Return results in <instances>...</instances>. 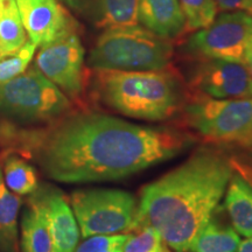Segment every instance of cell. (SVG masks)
<instances>
[{
	"label": "cell",
	"instance_id": "cell-1",
	"mask_svg": "<svg viewBox=\"0 0 252 252\" xmlns=\"http://www.w3.org/2000/svg\"><path fill=\"white\" fill-rule=\"evenodd\" d=\"M194 138L178 128L145 126L81 110L37 127L0 124L2 153L32 160L63 184L125 179L179 156Z\"/></svg>",
	"mask_w": 252,
	"mask_h": 252
},
{
	"label": "cell",
	"instance_id": "cell-2",
	"mask_svg": "<svg viewBox=\"0 0 252 252\" xmlns=\"http://www.w3.org/2000/svg\"><path fill=\"white\" fill-rule=\"evenodd\" d=\"M234 172L223 149L203 146L158 180L145 186L131 231L152 226L167 247L188 252L216 214Z\"/></svg>",
	"mask_w": 252,
	"mask_h": 252
},
{
	"label": "cell",
	"instance_id": "cell-3",
	"mask_svg": "<svg viewBox=\"0 0 252 252\" xmlns=\"http://www.w3.org/2000/svg\"><path fill=\"white\" fill-rule=\"evenodd\" d=\"M94 89L106 108L139 121H167L182 108L180 84L165 69L96 70Z\"/></svg>",
	"mask_w": 252,
	"mask_h": 252
},
{
	"label": "cell",
	"instance_id": "cell-4",
	"mask_svg": "<svg viewBox=\"0 0 252 252\" xmlns=\"http://www.w3.org/2000/svg\"><path fill=\"white\" fill-rule=\"evenodd\" d=\"M181 111L182 125L198 139L252 153V98L217 99L200 94Z\"/></svg>",
	"mask_w": 252,
	"mask_h": 252
},
{
	"label": "cell",
	"instance_id": "cell-5",
	"mask_svg": "<svg viewBox=\"0 0 252 252\" xmlns=\"http://www.w3.org/2000/svg\"><path fill=\"white\" fill-rule=\"evenodd\" d=\"M173 47L138 25L104 30L91 49L88 63L94 70H163L171 63Z\"/></svg>",
	"mask_w": 252,
	"mask_h": 252
},
{
	"label": "cell",
	"instance_id": "cell-6",
	"mask_svg": "<svg viewBox=\"0 0 252 252\" xmlns=\"http://www.w3.org/2000/svg\"><path fill=\"white\" fill-rule=\"evenodd\" d=\"M71 111L70 99L35 67L0 84V115L9 121L46 125Z\"/></svg>",
	"mask_w": 252,
	"mask_h": 252
},
{
	"label": "cell",
	"instance_id": "cell-7",
	"mask_svg": "<svg viewBox=\"0 0 252 252\" xmlns=\"http://www.w3.org/2000/svg\"><path fill=\"white\" fill-rule=\"evenodd\" d=\"M82 237L131 232L138 202L128 191L121 189H88L70 196Z\"/></svg>",
	"mask_w": 252,
	"mask_h": 252
},
{
	"label": "cell",
	"instance_id": "cell-8",
	"mask_svg": "<svg viewBox=\"0 0 252 252\" xmlns=\"http://www.w3.org/2000/svg\"><path fill=\"white\" fill-rule=\"evenodd\" d=\"M252 41V15L244 11L224 13L198 30L188 41V49L203 59L245 64Z\"/></svg>",
	"mask_w": 252,
	"mask_h": 252
},
{
	"label": "cell",
	"instance_id": "cell-9",
	"mask_svg": "<svg viewBox=\"0 0 252 252\" xmlns=\"http://www.w3.org/2000/svg\"><path fill=\"white\" fill-rule=\"evenodd\" d=\"M35 68L68 98L78 100L86 87L84 48L76 32L41 46Z\"/></svg>",
	"mask_w": 252,
	"mask_h": 252
},
{
	"label": "cell",
	"instance_id": "cell-10",
	"mask_svg": "<svg viewBox=\"0 0 252 252\" xmlns=\"http://www.w3.org/2000/svg\"><path fill=\"white\" fill-rule=\"evenodd\" d=\"M191 86L212 98H252V77L243 63L204 59L195 69Z\"/></svg>",
	"mask_w": 252,
	"mask_h": 252
},
{
	"label": "cell",
	"instance_id": "cell-11",
	"mask_svg": "<svg viewBox=\"0 0 252 252\" xmlns=\"http://www.w3.org/2000/svg\"><path fill=\"white\" fill-rule=\"evenodd\" d=\"M30 40L45 46L76 32V23L56 0H15Z\"/></svg>",
	"mask_w": 252,
	"mask_h": 252
},
{
	"label": "cell",
	"instance_id": "cell-12",
	"mask_svg": "<svg viewBox=\"0 0 252 252\" xmlns=\"http://www.w3.org/2000/svg\"><path fill=\"white\" fill-rule=\"evenodd\" d=\"M28 202L45 214L52 234L54 252H74L80 239V228L67 198L54 187L36 188Z\"/></svg>",
	"mask_w": 252,
	"mask_h": 252
},
{
	"label": "cell",
	"instance_id": "cell-13",
	"mask_svg": "<svg viewBox=\"0 0 252 252\" xmlns=\"http://www.w3.org/2000/svg\"><path fill=\"white\" fill-rule=\"evenodd\" d=\"M84 20L97 28L138 25L139 0H65Z\"/></svg>",
	"mask_w": 252,
	"mask_h": 252
},
{
	"label": "cell",
	"instance_id": "cell-14",
	"mask_svg": "<svg viewBox=\"0 0 252 252\" xmlns=\"http://www.w3.org/2000/svg\"><path fill=\"white\" fill-rule=\"evenodd\" d=\"M138 23L156 35L169 40L186 27L179 0H139Z\"/></svg>",
	"mask_w": 252,
	"mask_h": 252
},
{
	"label": "cell",
	"instance_id": "cell-15",
	"mask_svg": "<svg viewBox=\"0 0 252 252\" xmlns=\"http://www.w3.org/2000/svg\"><path fill=\"white\" fill-rule=\"evenodd\" d=\"M224 207L238 235L252 237V186L235 168L224 194Z\"/></svg>",
	"mask_w": 252,
	"mask_h": 252
},
{
	"label": "cell",
	"instance_id": "cell-16",
	"mask_svg": "<svg viewBox=\"0 0 252 252\" xmlns=\"http://www.w3.org/2000/svg\"><path fill=\"white\" fill-rule=\"evenodd\" d=\"M21 220V248L24 252H54L52 234L45 214L28 202Z\"/></svg>",
	"mask_w": 252,
	"mask_h": 252
},
{
	"label": "cell",
	"instance_id": "cell-17",
	"mask_svg": "<svg viewBox=\"0 0 252 252\" xmlns=\"http://www.w3.org/2000/svg\"><path fill=\"white\" fill-rule=\"evenodd\" d=\"M239 243L238 232L214 215L191 242L188 252H237Z\"/></svg>",
	"mask_w": 252,
	"mask_h": 252
},
{
	"label": "cell",
	"instance_id": "cell-18",
	"mask_svg": "<svg viewBox=\"0 0 252 252\" xmlns=\"http://www.w3.org/2000/svg\"><path fill=\"white\" fill-rule=\"evenodd\" d=\"M21 198L9 193L0 169V252H19L18 213Z\"/></svg>",
	"mask_w": 252,
	"mask_h": 252
},
{
	"label": "cell",
	"instance_id": "cell-19",
	"mask_svg": "<svg viewBox=\"0 0 252 252\" xmlns=\"http://www.w3.org/2000/svg\"><path fill=\"white\" fill-rule=\"evenodd\" d=\"M5 185L19 195L33 194L37 188V175L34 167L17 154L1 153Z\"/></svg>",
	"mask_w": 252,
	"mask_h": 252
},
{
	"label": "cell",
	"instance_id": "cell-20",
	"mask_svg": "<svg viewBox=\"0 0 252 252\" xmlns=\"http://www.w3.org/2000/svg\"><path fill=\"white\" fill-rule=\"evenodd\" d=\"M27 41L26 30L15 0H8L0 15V55L20 49Z\"/></svg>",
	"mask_w": 252,
	"mask_h": 252
},
{
	"label": "cell",
	"instance_id": "cell-21",
	"mask_svg": "<svg viewBox=\"0 0 252 252\" xmlns=\"http://www.w3.org/2000/svg\"><path fill=\"white\" fill-rule=\"evenodd\" d=\"M180 6L186 18V26L191 30L206 28L216 19L215 0H180Z\"/></svg>",
	"mask_w": 252,
	"mask_h": 252
},
{
	"label": "cell",
	"instance_id": "cell-22",
	"mask_svg": "<svg viewBox=\"0 0 252 252\" xmlns=\"http://www.w3.org/2000/svg\"><path fill=\"white\" fill-rule=\"evenodd\" d=\"M35 49L36 46L30 40L17 52L0 55V84L23 74L33 59Z\"/></svg>",
	"mask_w": 252,
	"mask_h": 252
},
{
	"label": "cell",
	"instance_id": "cell-23",
	"mask_svg": "<svg viewBox=\"0 0 252 252\" xmlns=\"http://www.w3.org/2000/svg\"><path fill=\"white\" fill-rule=\"evenodd\" d=\"M131 232L123 244L122 252H156L162 243L160 235L152 226H144Z\"/></svg>",
	"mask_w": 252,
	"mask_h": 252
},
{
	"label": "cell",
	"instance_id": "cell-24",
	"mask_svg": "<svg viewBox=\"0 0 252 252\" xmlns=\"http://www.w3.org/2000/svg\"><path fill=\"white\" fill-rule=\"evenodd\" d=\"M128 234L94 235L78 245L74 252H108L116 248L123 247Z\"/></svg>",
	"mask_w": 252,
	"mask_h": 252
},
{
	"label": "cell",
	"instance_id": "cell-25",
	"mask_svg": "<svg viewBox=\"0 0 252 252\" xmlns=\"http://www.w3.org/2000/svg\"><path fill=\"white\" fill-rule=\"evenodd\" d=\"M216 5L224 11H245L252 14V0H215Z\"/></svg>",
	"mask_w": 252,
	"mask_h": 252
},
{
	"label": "cell",
	"instance_id": "cell-26",
	"mask_svg": "<svg viewBox=\"0 0 252 252\" xmlns=\"http://www.w3.org/2000/svg\"><path fill=\"white\" fill-rule=\"evenodd\" d=\"M232 163L236 171L241 173L252 186V161H245V160L236 161V159H232Z\"/></svg>",
	"mask_w": 252,
	"mask_h": 252
},
{
	"label": "cell",
	"instance_id": "cell-27",
	"mask_svg": "<svg viewBox=\"0 0 252 252\" xmlns=\"http://www.w3.org/2000/svg\"><path fill=\"white\" fill-rule=\"evenodd\" d=\"M237 252H252V237L241 241Z\"/></svg>",
	"mask_w": 252,
	"mask_h": 252
},
{
	"label": "cell",
	"instance_id": "cell-28",
	"mask_svg": "<svg viewBox=\"0 0 252 252\" xmlns=\"http://www.w3.org/2000/svg\"><path fill=\"white\" fill-rule=\"evenodd\" d=\"M245 65H247V68L249 69V71H250L251 77H252V41H251L250 46H249L248 52H247V58H245Z\"/></svg>",
	"mask_w": 252,
	"mask_h": 252
},
{
	"label": "cell",
	"instance_id": "cell-29",
	"mask_svg": "<svg viewBox=\"0 0 252 252\" xmlns=\"http://www.w3.org/2000/svg\"><path fill=\"white\" fill-rule=\"evenodd\" d=\"M156 252H172V251H171V249L167 247V245L162 242V243L160 244V247L158 248V250Z\"/></svg>",
	"mask_w": 252,
	"mask_h": 252
},
{
	"label": "cell",
	"instance_id": "cell-30",
	"mask_svg": "<svg viewBox=\"0 0 252 252\" xmlns=\"http://www.w3.org/2000/svg\"><path fill=\"white\" fill-rule=\"evenodd\" d=\"M7 1H8V0H0V15H1L2 11H4L5 5H6V2H7Z\"/></svg>",
	"mask_w": 252,
	"mask_h": 252
},
{
	"label": "cell",
	"instance_id": "cell-31",
	"mask_svg": "<svg viewBox=\"0 0 252 252\" xmlns=\"http://www.w3.org/2000/svg\"><path fill=\"white\" fill-rule=\"evenodd\" d=\"M108 252H122V247L121 248H116V249H113V250H110Z\"/></svg>",
	"mask_w": 252,
	"mask_h": 252
}]
</instances>
